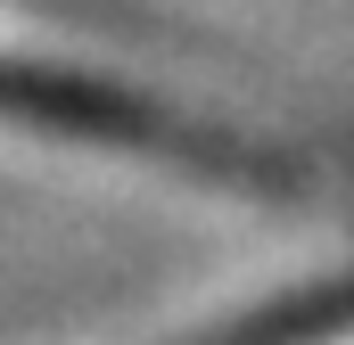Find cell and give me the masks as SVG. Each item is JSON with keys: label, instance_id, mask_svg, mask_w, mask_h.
Returning a JSON list of instances; mask_svg holds the SVG:
<instances>
[{"label": "cell", "instance_id": "6da1fadb", "mask_svg": "<svg viewBox=\"0 0 354 345\" xmlns=\"http://www.w3.org/2000/svg\"><path fill=\"white\" fill-rule=\"evenodd\" d=\"M305 345H354V321H338V329H322V337H305Z\"/></svg>", "mask_w": 354, "mask_h": 345}]
</instances>
